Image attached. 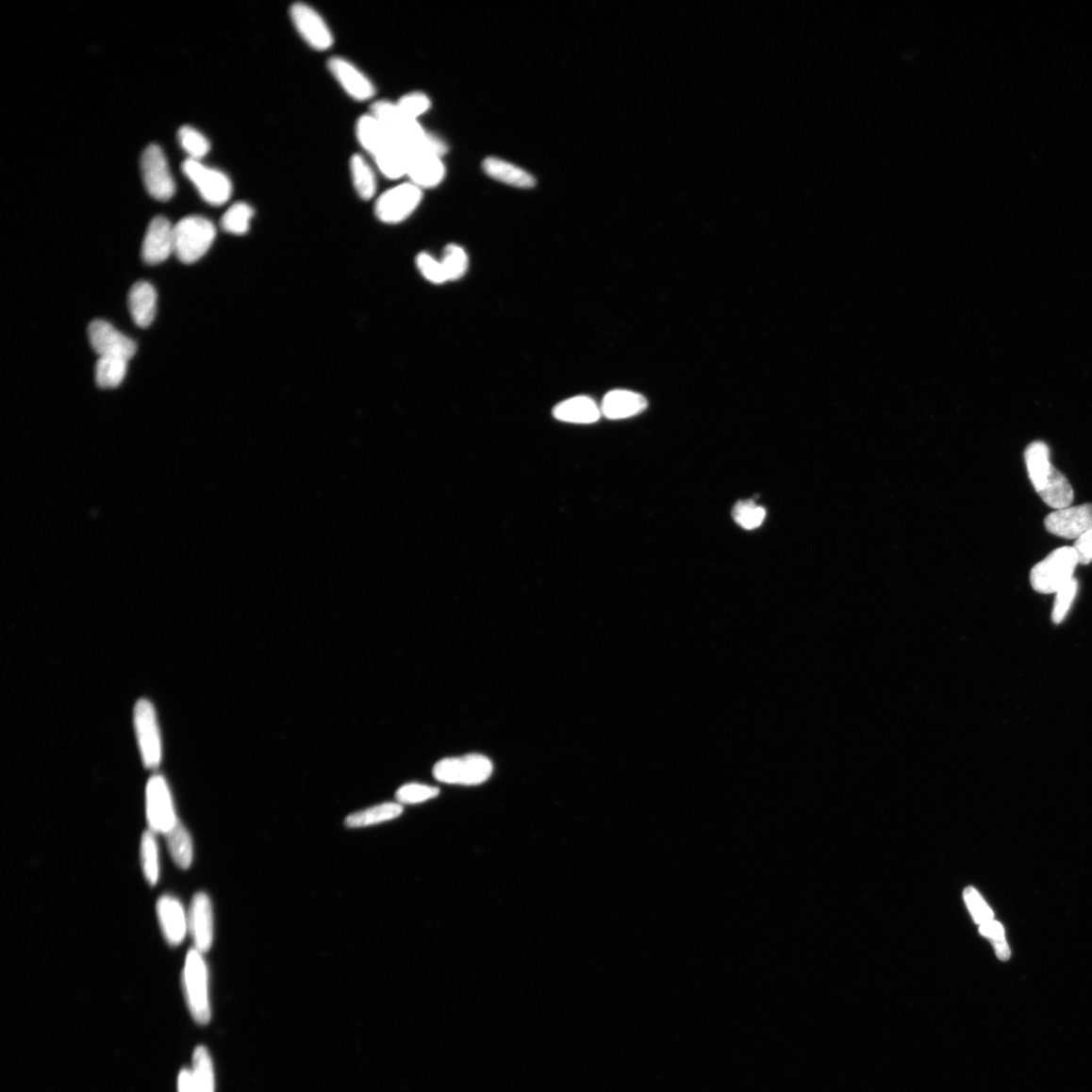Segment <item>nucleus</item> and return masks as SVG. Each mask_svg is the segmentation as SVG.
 Returning <instances> with one entry per match:
<instances>
[{"label": "nucleus", "mask_w": 1092, "mask_h": 1092, "mask_svg": "<svg viewBox=\"0 0 1092 1092\" xmlns=\"http://www.w3.org/2000/svg\"><path fill=\"white\" fill-rule=\"evenodd\" d=\"M1029 478L1048 506L1059 510L1070 507L1073 488L1066 475L1050 461L1049 446L1044 441L1030 443L1025 451Z\"/></svg>", "instance_id": "nucleus-1"}, {"label": "nucleus", "mask_w": 1092, "mask_h": 1092, "mask_svg": "<svg viewBox=\"0 0 1092 1092\" xmlns=\"http://www.w3.org/2000/svg\"><path fill=\"white\" fill-rule=\"evenodd\" d=\"M174 255L186 264L197 262L211 248L215 238L214 223L201 216H189L174 226Z\"/></svg>", "instance_id": "nucleus-2"}, {"label": "nucleus", "mask_w": 1092, "mask_h": 1092, "mask_svg": "<svg viewBox=\"0 0 1092 1092\" xmlns=\"http://www.w3.org/2000/svg\"><path fill=\"white\" fill-rule=\"evenodd\" d=\"M1078 565L1073 548L1064 546L1055 550L1032 569L1030 581L1033 589L1042 594L1057 593L1074 578L1073 573Z\"/></svg>", "instance_id": "nucleus-3"}, {"label": "nucleus", "mask_w": 1092, "mask_h": 1092, "mask_svg": "<svg viewBox=\"0 0 1092 1092\" xmlns=\"http://www.w3.org/2000/svg\"><path fill=\"white\" fill-rule=\"evenodd\" d=\"M197 949L190 950L184 969V987L190 1011L197 1023L206 1025L211 1018L207 991V964Z\"/></svg>", "instance_id": "nucleus-4"}, {"label": "nucleus", "mask_w": 1092, "mask_h": 1092, "mask_svg": "<svg viewBox=\"0 0 1092 1092\" xmlns=\"http://www.w3.org/2000/svg\"><path fill=\"white\" fill-rule=\"evenodd\" d=\"M493 773V764L485 755L472 753L465 757L446 758L433 768L438 781L456 786H479Z\"/></svg>", "instance_id": "nucleus-5"}, {"label": "nucleus", "mask_w": 1092, "mask_h": 1092, "mask_svg": "<svg viewBox=\"0 0 1092 1092\" xmlns=\"http://www.w3.org/2000/svg\"><path fill=\"white\" fill-rule=\"evenodd\" d=\"M134 723L140 753L148 769H157L162 759V745L156 708L147 699L139 700L134 709Z\"/></svg>", "instance_id": "nucleus-6"}, {"label": "nucleus", "mask_w": 1092, "mask_h": 1092, "mask_svg": "<svg viewBox=\"0 0 1092 1092\" xmlns=\"http://www.w3.org/2000/svg\"><path fill=\"white\" fill-rule=\"evenodd\" d=\"M182 172L209 205L222 206L230 200L233 186L225 174L190 158L182 164Z\"/></svg>", "instance_id": "nucleus-7"}, {"label": "nucleus", "mask_w": 1092, "mask_h": 1092, "mask_svg": "<svg viewBox=\"0 0 1092 1092\" xmlns=\"http://www.w3.org/2000/svg\"><path fill=\"white\" fill-rule=\"evenodd\" d=\"M140 164L144 186L151 197L160 202L170 201L175 193V182L162 149L156 144L149 145L142 153Z\"/></svg>", "instance_id": "nucleus-8"}, {"label": "nucleus", "mask_w": 1092, "mask_h": 1092, "mask_svg": "<svg viewBox=\"0 0 1092 1092\" xmlns=\"http://www.w3.org/2000/svg\"><path fill=\"white\" fill-rule=\"evenodd\" d=\"M422 198V189L410 181L405 182L385 191L377 199L374 207L375 216L386 223H399L415 212Z\"/></svg>", "instance_id": "nucleus-9"}, {"label": "nucleus", "mask_w": 1092, "mask_h": 1092, "mask_svg": "<svg viewBox=\"0 0 1092 1092\" xmlns=\"http://www.w3.org/2000/svg\"><path fill=\"white\" fill-rule=\"evenodd\" d=\"M146 815L150 830L167 834L178 822L172 793L161 775L150 778L146 788Z\"/></svg>", "instance_id": "nucleus-10"}, {"label": "nucleus", "mask_w": 1092, "mask_h": 1092, "mask_svg": "<svg viewBox=\"0 0 1092 1092\" xmlns=\"http://www.w3.org/2000/svg\"><path fill=\"white\" fill-rule=\"evenodd\" d=\"M436 146L428 134L424 144L411 151L407 176L419 189L436 188L445 176V167Z\"/></svg>", "instance_id": "nucleus-11"}, {"label": "nucleus", "mask_w": 1092, "mask_h": 1092, "mask_svg": "<svg viewBox=\"0 0 1092 1092\" xmlns=\"http://www.w3.org/2000/svg\"><path fill=\"white\" fill-rule=\"evenodd\" d=\"M290 19L306 43L316 51H327L334 44V37L328 24L320 13L304 3L293 4Z\"/></svg>", "instance_id": "nucleus-12"}, {"label": "nucleus", "mask_w": 1092, "mask_h": 1092, "mask_svg": "<svg viewBox=\"0 0 1092 1092\" xmlns=\"http://www.w3.org/2000/svg\"><path fill=\"white\" fill-rule=\"evenodd\" d=\"M89 339L100 357L130 360L137 353L136 343L105 320H94L89 326Z\"/></svg>", "instance_id": "nucleus-13"}, {"label": "nucleus", "mask_w": 1092, "mask_h": 1092, "mask_svg": "<svg viewBox=\"0 0 1092 1092\" xmlns=\"http://www.w3.org/2000/svg\"><path fill=\"white\" fill-rule=\"evenodd\" d=\"M1091 526V503L1055 510L1045 520V527L1050 534L1066 539H1077Z\"/></svg>", "instance_id": "nucleus-14"}, {"label": "nucleus", "mask_w": 1092, "mask_h": 1092, "mask_svg": "<svg viewBox=\"0 0 1092 1092\" xmlns=\"http://www.w3.org/2000/svg\"><path fill=\"white\" fill-rule=\"evenodd\" d=\"M327 66L332 76L354 100L367 102L375 95V88L372 80L354 63L339 58V56H335L328 61Z\"/></svg>", "instance_id": "nucleus-15"}, {"label": "nucleus", "mask_w": 1092, "mask_h": 1092, "mask_svg": "<svg viewBox=\"0 0 1092 1092\" xmlns=\"http://www.w3.org/2000/svg\"><path fill=\"white\" fill-rule=\"evenodd\" d=\"M189 930L194 948L201 953H207L213 945L214 916L211 900L204 892L193 896L189 914Z\"/></svg>", "instance_id": "nucleus-16"}, {"label": "nucleus", "mask_w": 1092, "mask_h": 1092, "mask_svg": "<svg viewBox=\"0 0 1092 1092\" xmlns=\"http://www.w3.org/2000/svg\"><path fill=\"white\" fill-rule=\"evenodd\" d=\"M174 254V226L162 216L154 218L146 231L141 256L145 263L157 265Z\"/></svg>", "instance_id": "nucleus-17"}, {"label": "nucleus", "mask_w": 1092, "mask_h": 1092, "mask_svg": "<svg viewBox=\"0 0 1092 1092\" xmlns=\"http://www.w3.org/2000/svg\"><path fill=\"white\" fill-rule=\"evenodd\" d=\"M157 917L165 940L171 946L184 942L189 931V916L179 901L164 895L157 902Z\"/></svg>", "instance_id": "nucleus-18"}, {"label": "nucleus", "mask_w": 1092, "mask_h": 1092, "mask_svg": "<svg viewBox=\"0 0 1092 1092\" xmlns=\"http://www.w3.org/2000/svg\"><path fill=\"white\" fill-rule=\"evenodd\" d=\"M128 303L134 323L141 328L149 327L157 315L156 288L147 282H137L130 290Z\"/></svg>", "instance_id": "nucleus-19"}, {"label": "nucleus", "mask_w": 1092, "mask_h": 1092, "mask_svg": "<svg viewBox=\"0 0 1092 1092\" xmlns=\"http://www.w3.org/2000/svg\"><path fill=\"white\" fill-rule=\"evenodd\" d=\"M648 407L645 397L629 390H612L602 403L601 412L613 420L633 417Z\"/></svg>", "instance_id": "nucleus-20"}, {"label": "nucleus", "mask_w": 1092, "mask_h": 1092, "mask_svg": "<svg viewBox=\"0 0 1092 1092\" xmlns=\"http://www.w3.org/2000/svg\"><path fill=\"white\" fill-rule=\"evenodd\" d=\"M601 409L591 399L585 396L573 397L559 403L554 409V416L559 422L575 424H591L598 422Z\"/></svg>", "instance_id": "nucleus-21"}, {"label": "nucleus", "mask_w": 1092, "mask_h": 1092, "mask_svg": "<svg viewBox=\"0 0 1092 1092\" xmlns=\"http://www.w3.org/2000/svg\"><path fill=\"white\" fill-rule=\"evenodd\" d=\"M410 157L411 150L395 139L373 157L377 168L389 179L407 176Z\"/></svg>", "instance_id": "nucleus-22"}, {"label": "nucleus", "mask_w": 1092, "mask_h": 1092, "mask_svg": "<svg viewBox=\"0 0 1092 1092\" xmlns=\"http://www.w3.org/2000/svg\"><path fill=\"white\" fill-rule=\"evenodd\" d=\"M483 168L487 175L510 187L531 189L537 184L536 178L522 168L497 157L487 158Z\"/></svg>", "instance_id": "nucleus-23"}, {"label": "nucleus", "mask_w": 1092, "mask_h": 1092, "mask_svg": "<svg viewBox=\"0 0 1092 1092\" xmlns=\"http://www.w3.org/2000/svg\"><path fill=\"white\" fill-rule=\"evenodd\" d=\"M356 137L361 147L372 157L394 140L372 114L358 119Z\"/></svg>", "instance_id": "nucleus-24"}, {"label": "nucleus", "mask_w": 1092, "mask_h": 1092, "mask_svg": "<svg viewBox=\"0 0 1092 1092\" xmlns=\"http://www.w3.org/2000/svg\"><path fill=\"white\" fill-rule=\"evenodd\" d=\"M402 814V804L387 802L356 812V814L348 816L344 823L349 829L367 828L371 825L393 820Z\"/></svg>", "instance_id": "nucleus-25"}, {"label": "nucleus", "mask_w": 1092, "mask_h": 1092, "mask_svg": "<svg viewBox=\"0 0 1092 1092\" xmlns=\"http://www.w3.org/2000/svg\"><path fill=\"white\" fill-rule=\"evenodd\" d=\"M168 850L174 863L187 870L191 865L193 856V848L191 836L188 830L179 821L175 827L165 834Z\"/></svg>", "instance_id": "nucleus-26"}, {"label": "nucleus", "mask_w": 1092, "mask_h": 1092, "mask_svg": "<svg viewBox=\"0 0 1092 1092\" xmlns=\"http://www.w3.org/2000/svg\"><path fill=\"white\" fill-rule=\"evenodd\" d=\"M350 174L359 197L363 201L372 200L375 195L377 185L374 172L367 159L359 154H355L350 159Z\"/></svg>", "instance_id": "nucleus-27"}, {"label": "nucleus", "mask_w": 1092, "mask_h": 1092, "mask_svg": "<svg viewBox=\"0 0 1092 1092\" xmlns=\"http://www.w3.org/2000/svg\"><path fill=\"white\" fill-rule=\"evenodd\" d=\"M129 360L120 357H100L95 364V382L102 389L119 387L128 371Z\"/></svg>", "instance_id": "nucleus-28"}, {"label": "nucleus", "mask_w": 1092, "mask_h": 1092, "mask_svg": "<svg viewBox=\"0 0 1092 1092\" xmlns=\"http://www.w3.org/2000/svg\"><path fill=\"white\" fill-rule=\"evenodd\" d=\"M254 217V207L243 202L236 203L223 214L221 225L223 231L230 234L244 235L249 231Z\"/></svg>", "instance_id": "nucleus-29"}, {"label": "nucleus", "mask_w": 1092, "mask_h": 1092, "mask_svg": "<svg viewBox=\"0 0 1092 1092\" xmlns=\"http://www.w3.org/2000/svg\"><path fill=\"white\" fill-rule=\"evenodd\" d=\"M191 1074L201 1092H215L213 1064L205 1047L195 1049Z\"/></svg>", "instance_id": "nucleus-30"}, {"label": "nucleus", "mask_w": 1092, "mask_h": 1092, "mask_svg": "<svg viewBox=\"0 0 1092 1092\" xmlns=\"http://www.w3.org/2000/svg\"><path fill=\"white\" fill-rule=\"evenodd\" d=\"M141 864L144 876L152 886L157 884L159 878L158 845L156 833L146 831L141 839Z\"/></svg>", "instance_id": "nucleus-31"}, {"label": "nucleus", "mask_w": 1092, "mask_h": 1092, "mask_svg": "<svg viewBox=\"0 0 1092 1092\" xmlns=\"http://www.w3.org/2000/svg\"><path fill=\"white\" fill-rule=\"evenodd\" d=\"M178 140L182 148L189 154L190 159L200 161L211 149L208 140L204 134L190 125H184L178 131Z\"/></svg>", "instance_id": "nucleus-32"}, {"label": "nucleus", "mask_w": 1092, "mask_h": 1092, "mask_svg": "<svg viewBox=\"0 0 1092 1092\" xmlns=\"http://www.w3.org/2000/svg\"><path fill=\"white\" fill-rule=\"evenodd\" d=\"M445 271L447 281H457L467 273L469 258L466 251L458 245H448L440 260Z\"/></svg>", "instance_id": "nucleus-33"}, {"label": "nucleus", "mask_w": 1092, "mask_h": 1092, "mask_svg": "<svg viewBox=\"0 0 1092 1092\" xmlns=\"http://www.w3.org/2000/svg\"><path fill=\"white\" fill-rule=\"evenodd\" d=\"M735 521L747 530L760 527L766 517V511L753 501H741L734 508Z\"/></svg>", "instance_id": "nucleus-34"}, {"label": "nucleus", "mask_w": 1092, "mask_h": 1092, "mask_svg": "<svg viewBox=\"0 0 1092 1092\" xmlns=\"http://www.w3.org/2000/svg\"><path fill=\"white\" fill-rule=\"evenodd\" d=\"M439 795L438 787L424 786V784H405L396 793V800L400 804H418L433 800Z\"/></svg>", "instance_id": "nucleus-35"}, {"label": "nucleus", "mask_w": 1092, "mask_h": 1092, "mask_svg": "<svg viewBox=\"0 0 1092 1092\" xmlns=\"http://www.w3.org/2000/svg\"><path fill=\"white\" fill-rule=\"evenodd\" d=\"M401 113L407 119L418 121L431 108L429 97L423 92H410L396 103Z\"/></svg>", "instance_id": "nucleus-36"}, {"label": "nucleus", "mask_w": 1092, "mask_h": 1092, "mask_svg": "<svg viewBox=\"0 0 1092 1092\" xmlns=\"http://www.w3.org/2000/svg\"><path fill=\"white\" fill-rule=\"evenodd\" d=\"M1077 591H1078V582L1075 578H1072L1067 585H1064L1061 587V589L1056 593L1057 595H1056L1054 609H1053V613H1052V620L1055 623L1059 624L1064 620H1066L1067 615V613H1068V611L1073 604V601L1077 595Z\"/></svg>", "instance_id": "nucleus-37"}, {"label": "nucleus", "mask_w": 1092, "mask_h": 1092, "mask_svg": "<svg viewBox=\"0 0 1092 1092\" xmlns=\"http://www.w3.org/2000/svg\"><path fill=\"white\" fill-rule=\"evenodd\" d=\"M980 933L984 936L989 937L994 949H996L998 957L1002 960H1009L1011 957V951L1005 941L1003 928L1000 922L991 920L980 926Z\"/></svg>", "instance_id": "nucleus-38"}, {"label": "nucleus", "mask_w": 1092, "mask_h": 1092, "mask_svg": "<svg viewBox=\"0 0 1092 1092\" xmlns=\"http://www.w3.org/2000/svg\"><path fill=\"white\" fill-rule=\"evenodd\" d=\"M964 899L968 904L974 920L978 925L982 926L984 923L993 920V913L988 905L985 903L982 895H980L973 887L966 888L964 891Z\"/></svg>", "instance_id": "nucleus-39"}, {"label": "nucleus", "mask_w": 1092, "mask_h": 1092, "mask_svg": "<svg viewBox=\"0 0 1092 1092\" xmlns=\"http://www.w3.org/2000/svg\"><path fill=\"white\" fill-rule=\"evenodd\" d=\"M416 263L417 268L422 272L427 281L437 285L448 282L441 261L437 260L428 254H420L416 258Z\"/></svg>", "instance_id": "nucleus-40"}, {"label": "nucleus", "mask_w": 1092, "mask_h": 1092, "mask_svg": "<svg viewBox=\"0 0 1092 1092\" xmlns=\"http://www.w3.org/2000/svg\"><path fill=\"white\" fill-rule=\"evenodd\" d=\"M1072 548L1077 554L1078 564L1086 566L1092 562V526L1075 539Z\"/></svg>", "instance_id": "nucleus-41"}, {"label": "nucleus", "mask_w": 1092, "mask_h": 1092, "mask_svg": "<svg viewBox=\"0 0 1092 1092\" xmlns=\"http://www.w3.org/2000/svg\"><path fill=\"white\" fill-rule=\"evenodd\" d=\"M178 1092H201L189 1069H182L179 1073Z\"/></svg>", "instance_id": "nucleus-42"}]
</instances>
